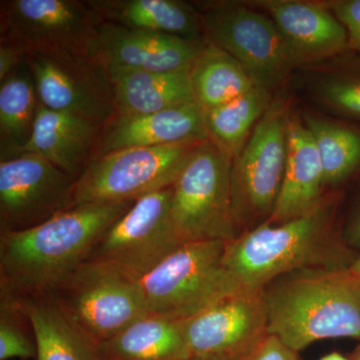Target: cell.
<instances>
[{"label":"cell","instance_id":"6da1fadb","mask_svg":"<svg viewBox=\"0 0 360 360\" xmlns=\"http://www.w3.org/2000/svg\"><path fill=\"white\" fill-rule=\"evenodd\" d=\"M134 203H82L32 229L0 231V300L51 293Z\"/></svg>","mask_w":360,"mask_h":360},{"label":"cell","instance_id":"7a4b0ae2","mask_svg":"<svg viewBox=\"0 0 360 360\" xmlns=\"http://www.w3.org/2000/svg\"><path fill=\"white\" fill-rule=\"evenodd\" d=\"M335 194L281 224H264L227 243L224 264L243 288L260 290L277 277L307 269H349L359 253L335 231Z\"/></svg>","mask_w":360,"mask_h":360},{"label":"cell","instance_id":"3957f363","mask_svg":"<svg viewBox=\"0 0 360 360\" xmlns=\"http://www.w3.org/2000/svg\"><path fill=\"white\" fill-rule=\"evenodd\" d=\"M264 295L269 335L296 352L328 338L360 340V278L349 269L296 270Z\"/></svg>","mask_w":360,"mask_h":360},{"label":"cell","instance_id":"277c9868","mask_svg":"<svg viewBox=\"0 0 360 360\" xmlns=\"http://www.w3.org/2000/svg\"><path fill=\"white\" fill-rule=\"evenodd\" d=\"M224 241L182 243L142 277L148 314L184 321L243 286L224 264Z\"/></svg>","mask_w":360,"mask_h":360},{"label":"cell","instance_id":"5b68a950","mask_svg":"<svg viewBox=\"0 0 360 360\" xmlns=\"http://www.w3.org/2000/svg\"><path fill=\"white\" fill-rule=\"evenodd\" d=\"M231 165L210 141L196 148L172 186L170 224L180 245L238 238L232 206Z\"/></svg>","mask_w":360,"mask_h":360},{"label":"cell","instance_id":"8992f818","mask_svg":"<svg viewBox=\"0 0 360 360\" xmlns=\"http://www.w3.org/2000/svg\"><path fill=\"white\" fill-rule=\"evenodd\" d=\"M103 22L87 0H1L0 44L23 56H96Z\"/></svg>","mask_w":360,"mask_h":360},{"label":"cell","instance_id":"52a82bcc","mask_svg":"<svg viewBox=\"0 0 360 360\" xmlns=\"http://www.w3.org/2000/svg\"><path fill=\"white\" fill-rule=\"evenodd\" d=\"M201 143L129 148L98 155L75 181L72 206L134 202L169 188Z\"/></svg>","mask_w":360,"mask_h":360},{"label":"cell","instance_id":"ba28073f","mask_svg":"<svg viewBox=\"0 0 360 360\" xmlns=\"http://www.w3.org/2000/svg\"><path fill=\"white\" fill-rule=\"evenodd\" d=\"M290 112L285 101L274 99L232 162V206L240 234L274 212L285 169Z\"/></svg>","mask_w":360,"mask_h":360},{"label":"cell","instance_id":"9c48e42d","mask_svg":"<svg viewBox=\"0 0 360 360\" xmlns=\"http://www.w3.org/2000/svg\"><path fill=\"white\" fill-rule=\"evenodd\" d=\"M49 295L96 347L148 314L139 279L84 262Z\"/></svg>","mask_w":360,"mask_h":360},{"label":"cell","instance_id":"30bf717a","mask_svg":"<svg viewBox=\"0 0 360 360\" xmlns=\"http://www.w3.org/2000/svg\"><path fill=\"white\" fill-rule=\"evenodd\" d=\"M206 41L238 60L255 84L271 94L297 68L274 21L239 2L196 6Z\"/></svg>","mask_w":360,"mask_h":360},{"label":"cell","instance_id":"8fae6325","mask_svg":"<svg viewBox=\"0 0 360 360\" xmlns=\"http://www.w3.org/2000/svg\"><path fill=\"white\" fill-rule=\"evenodd\" d=\"M172 186L134 201L90 248L84 262L141 281L180 245L170 224Z\"/></svg>","mask_w":360,"mask_h":360},{"label":"cell","instance_id":"7c38bea8","mask_svg":"<svg viewBox=\"0 0 360 360\" xmlns=\"http://www.w3.org/2000/svg\"><path fill=\"white\" fill-rule=\"evenodd\" d=\"M39 103L105 127L116 113L110 68L96 56L80 54L25 56Z\"/></svg>","mask_w":360,"mask_h":360},{"label":"cell","instance_id":"4fadbf2b","mask_svg":"<svg viewBox=\"0 0 360 360\" xmlns=\"http://www.w3.org/2000/svg\"><path fill=\"white\" fill-rule=\"evenodd\" d=\"M75 179L41 156L0 161V231H22L73 205Z\"/></svg>","mask_w":360,"mask_h":360},{"label":"cell","instance_id":"5bb4252c","mask_svg":"<svg viewBox=\"0 0 360 360\" xmlns=\"http://www.w3.org/2000/svg\"><path fill=\"white\" fill-rule=\"evenodd\" d=\"M189 354L239 360L269 335L264 288H243L181 321Z\"/></svg>","mask_w":360,"mask_h":360},{"label":"cell","instance_id":"9a60e30c","mask_svg":"<svg viewBox=\"0 0 360 360\" xmlns=\"http://www.w3.org/2000/svg\"><path fill=\"white\" fill-rule=\"evenodd\" d=\"M206 44L167 33L130 30L113 23H101L96 58L108 68L146 71L189 70Z\"/></svg>","mask_w":360,"mask_h":360},{"label":"cell","instance_id":"2e32d148","mask_svg":"<svg viewBox=\"0 0 360 360\" xmlns=\"http://www.w3.org/2000/svg\"><path fill=\"white\" fill-rule=\"evenodd\" d=\"M255 4L269 13L297 68L349 51L345 26L323 4L296 0H264Z\"/></svg>","mask_w":360,"mask_h":360},{"label":"cell","instance_id":"e0dca14e","mask_svg":"<svg viewBox=\"0 0 360 360\" xmlns=\"http://www.w3.org/2000/svg\"><path fill=\"white\" fill-rule=\"evenodd\" d=\"M208 141L205 111L196 103L148 115H115L101 135L98 155L129 148Z\"/></svg>","mask_w":360,"mask_h":360},{"label":"cell","instance_id":"ac0fdd59","mask_svg":"<svg viewBox=\"0 0 360 360\" xmlns=\"http://www.w3.org/2000/svg\"><path fill=\"white\" fill-rule=\"evenodd\" d=\"M103 127L39 103L30 141L21 151L33 153L77 180L98 156Z\"/></svg>","mask_w":360,"mask_h":360},{"label":"cell","instance_id":"d6986e66","mask_svg":"<svg viewBox=\"0 0 360 360\" xmlns=\"http://www.w3.org/2000/svg\"><path fill=\"white\" fill-rule=\"evenodd\" d=\"M326 187L323 167L314 137L302 117L290 110L283 186L266 222L281 224L309 212L323 200Z\"/></svg>","mask_w":360,"mask_h":360},{"label":"cell","instance_id":"ffe728a7","mask_svg":"<svg viewBox=\"0 0 360 360\" xmlns=\"http://www.w3.org/2000/svg\"><path fill=\"white\" fill-rule=\"evenodd\" d=\"M104 22L130 30L205 39L198 7L179 0H87Z\"/></svg>","mask_w":360,"mask_h":360},{"label":"cell","instance_id":"44dd1931","mask_svg":"<svg viewBox=\"0 0 360 360\" xmlns=\"http://www.w3.org/2000/svg\"><path fill=\"white\" fill-rule=\"evenodd\" d=\"M189 70L146 71L110 68L115 90V115H148L195 103Z\"/></svg>","mask_w":360,"mask_h":360},{"label":"cell","instance_id":"7402d4cb","mask_svg":"<svg viewBox=\"0 0 360 360\" xmlns=\"http://www.w3.org/2000/svg\"><path fill=\"white\" fill-rule=\"evenodd\" d=\"M97 360H187L181 321L148 314L96 347Z\"/></svg>","mask_w":360,"mask_h":360},{"label":"cell","instance_id":"603a6c76","mask_svg":"<svg viewBox=\"0 0 360 360\" xmlns=\"http://www.w3.org/2000/svg\"><path fill=\"white\" fill-rule=\"evenodd\" d=\"M13 302L32 326L37 360H97L96 343L77 328L51 295Z\"/></svg>","mask_w":360,"mask_h":360},{"label":"cell","instance_id":"cb8c5ba5","mask_svg":"<svg viewBox=\"0 0 360 360\" xmlns=\"http://www.w3.org/2000/svg\"><path fill=\"white\" fill-rule=\"evenodd\" d=\"M194 101L213 110L257 87L243 65L217 45L206 41L189 70Z\"/></svg>","mask_w":360,"mask_h":360},{"label":"cell","instance_id":"d4e9b609","mask_svg":"<svg viewBox=\"0 0 360 360\" xmlns=\"http://www.w3.org/2000/svg\"><path fill=\"white\" fill-rule=\"evenodd\" d=\"M39 96L25 60L0 82V150L1 161L20 155L30 141L39 108Z\"/></svg>","mask_w":360,"mask_h":360},{"label":"cell","instance_id":"484cf974","mask_svg":"<svg viewBox=\"0 0 360 360\" xmlns=\"http://www.w3.org/2000/svg\"><path fill=\"white\" fill-rule=\"evenodd\" d=\"M272 101L271 94L255 87L224 105L205 111L208 141L227 162L232 165L238 158Z\"/></svg>","mask_w":360,"mask_h":360},{"label":"cell","instance_id":"4316f807","mask_svg":"<svg viewBox=\"0 0 360 360\" xmlns=\"http://www.w3.org/2000/svg\"><path fill=\"white\" fill-rule=\"evenodd\" d=\"M303 122L314 137L326 186L335 187L360 172V125L305 113Z\"/></svg>","mask_w":360,"mask_h":360},{"label":"cell","instance_id":"83f0119b","mask_svg":"<svg viewBox=\"0 0 360 360\" xmlns=\"http://www.w3.org/2000/svg\"><path fill=\"white\" fill-rule=\"evenodd\" d=\"M352 52L312 78L309 89L328 110L360 124V52Z\"/></svg>","mask_w":360,"mask_h":360},{"label":"cell","instance_id":"f1b7e54d","mask_svg":"<svg viewBox=\"0 0 360 360\" xmlns=\"http://www.w3.org/2000/svg\"><path fill=\"white\" fill-rule=\"evenodd\" d=\"M30 321L13 302L0 300V360L37 357Z\"/></svg>","mask_w":360,"mask_h":360},{"label":"cell","instance_id":"f546056e","mask_svg":"<svg viewBox=\"0 0 360 360\" xmlns=\"http://www.w3.org/2000/svg\"><path fill=\"white\" fill-rule=\"evenodd\" d=\"M323 6L345 26L349 51L360 52V0H335Z\"/></svg>","mask_w":360,"mask_h":360},{"label":"cell","instance_id":"4dcf8cb0","mask_svg":"<svg viewBox=\"0 0 360 360\" xmlns=\"http://www.w3.org/2000/svg\"><path fill=\"white\" fill-rule=\"evenodd\" d=\"M297 354L298 352L284 345L278 338L269 333L239 360H300Z\"/></svg>","mask_w":360,"mask_h":360},{"label":"cell","instance_id":"1f68e13d","mask_svg":"<svg viewBox=\"0 0 360 360\" xmlns=\"http://www.w3.org/2000/svg\"><path fill=\"white\" fill-rule=\"evenodd\" d=\"M23 60L25 56L13 47L0 44V82L11 77L20 68Z\"/></svg>","mask_w":360,"mask_h":360},{"label":"cell","instance_id":"d6a6232c","mask_svg":"<svg viewBox=\"0 0 360 360\" xmlns=\"http://www.w3.org/2000/svg\"><path fill=\"white\" fill-rule=\"evenodd\" d=\"M343 241L345 245L355 251L360 253V200L359 205L355 206L354 212L350 214L345 229H343Z\"/></svg>","mask_w":360,"mask_h":360},{"label":"cell","instance_id":"836d02e7","mask_svg":"<svg viewBox=\"0 0 360 360\" xmlns=\"http://www.w3.org/2000/svg\"><path fill=\"white\" fill-rule=\"evenodd\" d=\"M349 270L354 276L360 278V253L359 257H356V259L354 260V264L350 266Z\"/></svg>","mask_w":360,"mask_h":360},{"label":"cell","instance_id":"e575fe53","mask_svg":"<svg viewBox=\"0 0 360 360\" xmlns=\"http://www.w3.org/2000/svg\"><path fill=\"white\" fill-rule=\"evenodd\" d=\"M319 360H355L347 359V357L343 356L342 354H336V352H333V354L326 355V356L322 357V359Z\"/></svg>","mask_w":360,"mask_h":360},{"label":"cell","instance_id":"d590c367","mask_svg":"<svg viewBox=\"0 0 360 360\" xmlns=\"http://www.w3.org/2000/svg\"><path fill=\"white\" fill-rule=\"evenodd\" d=\"M187 360H229L224 359H220V357H198V356H191L189 357Z\"/></svg>","mask_w":360,"mask_h":360},{"label":"cell","instance_id":"8d00e7d4","mask_svg":"<svg viewBox=\"0 0 360 360\" xmlns=\"http://www.w3.org/2000/svg\"><path fill=\"white\" fill-rule=\"evenodd\" d=\"M355 360H360V347L357 348L356 354H355Z\"/></svg>","mask_w":360,"mask_h":360}]
</instances>
